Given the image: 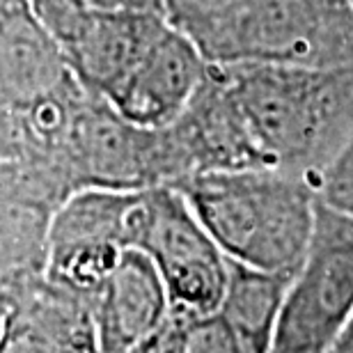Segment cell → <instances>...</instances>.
Segmentation results:
<instances>
[{
  "label": "cell",
  "instance_id": "6da1fadb",
  "mask_svg": "<svg viewBox=\"0 0 353 353\" xmlns=\"http://www.w3.org/2000/svg\"><path fill=\"white\" fill-rule=\"evenodd\" d=\"M268 170L312 181L353 133V65H214Z\"/></svg>",
  "mask_w": 353,
  "mask_h": 353
},
{
  "label": "cell",
  "instance_id": "7a4b0ae2",
  "mask_svg": "<svg viewBox=\"0 0 353 353\" xmlns=\"http://www.w3.org/2000/svg\"><path fill=\"white\" fill-rule=\"evenodd\" d=\"M172 188L230 262L271 273L299 271L316 218V190L305 176L266 168L202 172Z\"/></svg>",
  "mask_w": 353,
  "mask_h": 353
},
{
  "label": "cell",
  "instance_id": "3957f363",
  "mask_svg": "<svg viewBox=\"0 0 353 353\" xmlns=\"http://www.w3.org/2000/svg\"><path fill=\"white\" fill-rule=\"evenodd\" d=\"M209 65H353L349 0H248L186 34Z\"/></svg>",
  "mask_w": 353,
  "mask_h": 353
},
{
  "label": "cell",
  "instance_id": "277c9868",
  "mask_svg": "<svg viewBox=\"0 0 353 353\" xmlns=\"http://www.w3.org/2000/svg\"><path fill=\"white\" fill-rule=\"evenodd\" d=\"M126 248L145 252L157 266L170 314L190 321L218 312L228 282V257L176 188L140 190Z\"/></svg>",
  "mask_w": 353,
  "mask_h": 353
},
{
  "label": "cell",
  "instance_id": "5b68a950",
  "mask_svg": "<svg viewBox=\"0 0 353 353\" xmlns=\"http://www.w3.org/2000/svg\"><path fill=\"white\" fill-rule=\"evenodd\" d=\"M353 312V216L316 197L305 259L289 282L268 353H328Z\"/></svg>",
  "mask_w": 353,
  "mask_h": 353
},
{
  "label": "cell",
  "instance_id": "8992f818",
  "mask_svg": "<svg viewBox=\"0 0 353 353\" xmlns=\"http://www.w3.org/2000/svg\"><path fill=\"white\" fill-rule=\"evenodd\" d=\"M69 186L34 159L0 161V282L12 285L41 275L48 230Z\"/></svg>",
  "mask_w": 353,
  "mask_h": 353
},
{
  "label": "cell",
  "instance_id": "52a82bcc",
  "mask_svg": "<svg viewBox=\"0 0 353 353\" xmlns=\"http://www.w3.org/2000/svg\"><path fill=\"white\" fill-rule=\"evenodd\" d=\"M207 69L195 41L168 26L105 101L131 124L165 129L186 110Z\"/></svg>",
  "mask_w": 353,
  "mask_h": 353
},
{
  "label": "cell",
  "instance_id": "ba28073f",
  "mask_svg": "<svg viewBox=\"0 0 353 353\" xmlns=\"http://www.w3.org/2000/svg\"><path fill=\"white\" fill-rule=\"evenodd\" d=\"M101 353H129L170 316L165 285L152 259L136 248L119 255L105 285L90 301Z\"/></svg>",
  "mask_w": 353,
  "mask_h": 353
},
{
  "label": "cell",
  "instance_id": "9c48e42d",
  "mask_svg": "<svg viewBox=\"0 0 353 353\" xmlns=\"http://www.w3.org/2000/svg\"><path fill=\"white\" fill-rule=\"evenodd\" d=\"M168 26L163 12L94 10L65 51L69 72L90 94L105 101Z\"/></svg>",
  "mask_w": 353,
  "mask_h": 353
},
{
  "label": "cell",
  "instance_id": "30bf717a",
  "mask_svg": "<svg viewBox=\"0 0 353 353\" xmlns=\"http://www.w3.org/2000/svg\"><path fill=\"white\" fill-rule=\"evenodd\" d=\"M292 278L289 273L259 271L228 259V282L218 314L234 330L245 353L271 351Z\"/></svg>",
  "mask_w": 353,
  "mask_h": 353
},
{
  "label": "cell",
  "instance_id": "8fae6325",
  "mask_svg": "<svg viewBox=\"0 0 353 353\" xmlns=\"http://www.w3.org/2000/svg\"><path fill=\"white\" fill-rule=\"evenodd\" d=\"M34 19L58 41L62 53L74 44L90 14L94 12L85 0H26Z\"/></svg>",
  "mask_w": 353,
  "mask_h": 353
},
{
  "label": "cell",
  "instance_id": "7c38bea8",
  "mask_svg": "<svg viewBox=\"0 0 353 353\" xmlns=\"http://www.w3.org/2000/svg\"><path fill=\"white\" fill-rule=\"evenodd\" d=\"M314 190L323 204L353 216V133L314 179Z\"/></svg>",
  "mask_w": 353,
  "mask_h": 353
},
{
  "label": "cell",
  "instance_id": "4fadbf2b",
  "mask_svg": "<svg viewBox=\"0 0 353 353\" xmlns=\"http://www.w3.org/2000/svg\"><path fill=\"white\" fill-rule=\"evenodd\" d=\"M183 353H245L225 319L218 312L186 321Z\"/></svg>",
  "mask_w": 353,
  "mask_h": 353
},
{
  "label": "cell",
  "instance_id": "5bb4252c",
  "mask_svg": "<svg viewBox=\"0 0 353 353\" xmlns=\"http://www.w3.org/2000/svg\"><path fill=\"white\" fill-rule=\"evenodd\" d=\"M248 0H163V14L168 23L183 34H190L211 19L234 10Z\"/></svg>",
  "mask_w": 353,
  "mask_h": 353
},
{
  "label": "cell",
  "instance_id": "9a60e30c",
  "mask_svg": "<svg viewBox=\"0 0 353 353\" xmlns=\"http://www.w3.org/2000/svg\"><path fill=\"white\" fill-rule=\"evenodd\" d=\"M183 333H186V321L170 314L163 326L154 330L129 353H183Z\"/></svg>",
  "mask_w": 353,
  "mask_h": 353
},
{
  "label": "cell",
  "instance_id": "2e32d148",
  "mask_svg": "<svg viewBox=\"0 0 353 353\" xmlns=\"http://www.w3.org/2000/svg\"><path fill=\"white\" fill-rule=\"evenodd\" d=\"M0 353H53L51 347L17 314L7 328V335L0 342Z\"/></svg>",
  "mask_w": 353,
  "mask_h": 353
},
{
  "label": "cell",
  "instance_id": "e0dca14e",
  "mask_svg": "<svg viewBox=\"0 0 353 353\" xmlns=\"http://www.w3.org/2000/svg\"><path fill=\"white\" fill-rule=\"evenodd\" d=\"M92 10L99 12H129V10H150L163 12V0H85Z\"/></svg>",
  "mask_w": 353,
  "mask_h": 353
},
{
  "label": "cell",
  "instance_id": "ac0fdd59",
  "mask_svg": "<svg viewBox=\"0 0 353 353\" xmlns=\"http://www.w3.org/2000/svg\"><path fill=\"white\" fill-rule=\"evenodd\" d=\"M17 310V299H14V285H3L0 282V342L7 335V328L14 319Z\"/></svg>",
  "mask_w": 353,
  "mask_h": 353
},
{
  "label": "cell",
  "instance_id": "d6986e66",
  "mask_svg": "<svg viewBox=\"0 0 353 353\" xmlns=\"http://www.w3.org/2000/svg\"><path fill=\"white\" fill-rule=\"evenodd\" d=\"M328 353H353V312L349 316L347 326L340 333V337L335 340L333 347L328 349Z\"/></svg>",
  "mask_w": 353,
  "mask_h": 353
},
{
  "label": "cell",
  "instance_id": "ffe728a7",
  "mask_svg": "<svg viewBox=\"0 0 353 353\" xmlns=\"http://www.w3.org/2000/svg\"><path fill=\"white\" fill-rule=\"evenodd\" d=\"M349 3H351V7H353V0H349Z\"/></svg>",
  "mask_w": 353,
  "mask_h": 353
}]
</instances>
